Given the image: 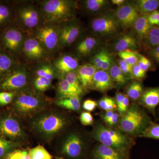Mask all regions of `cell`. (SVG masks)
I'll return each instance as SVG.
<instances>
[{"label":"cell","instance_id":"9c48e42d","mask_svg":"<svg viewBox=\"0 0 159 159\" xmlns=\"http://www.w3.org/2000/svg\"><path fill=\"white\" fill-rule=\"evenodd\" d=\"M0 134L11 140H24L26 134L20 122L11 117H6L0 120Z\"/></svg>","mask_w":159,"mask_h":159},{"label":"cell","instance_id":"1f68e13d","mask_svg":"<svg viewBox=\"0 0 159 159\" xmlns=\"http://www.w3.org/2000/svg\"><path fill=\"white\" fill-rule=\"evenodd\" d=\"M15 64V61L11 57L0 52V74L10 70Z\"/></svg>","mask_w":159,"mask_h":159},{"label":"cell","instance_id":"b9f144b4","mask_svg":"<svg viewBox=\"0 0 159 159\" xmlns=\"http://www.w3.org/2000/svg\"><path fill=\"white\" fill-rule=\"evenodd\" d=\"M11 15V10L8 6L0 5V25L6 23L10 18Z\"/></svg>","mask_w":159,"mask_h":159},{"label":"cell","instance_id":"ac0fdd59","mask_svg":"<svg viewBox=\"0 0 159 159\" xmlns=\"http://www.w3.org/2000/svg\"><path fill=\"white\" fill-rule=\"evenodd\" d=\"M97 70L92 64L79 66L76 72L83 89L91 87L94 74Z\"/></svg>","mask_w":159,"mask_h":159},{"label":"cell","instance_id":"4316f807","mask_svg":"<svg viewBox=\"0 0 159 159\" xmlns=\"http://www.w3.org/2000/svg\"><path fill=\"white\" fill-rule=\"evenodd\" d=\"M56 72L57 71L54 66L49 64H44L36 69L35 74L37 77H44L52 80L57 76Z\"/></svg>","mask_w":159,"mask_h":159},{"label":"cell","instance_id":"bcb514c9","mask_svg":"<svg viewBox=\"0 0 159 159\" xmlns=\"http://www.w3.org/2000/svg\"><path fill=\"white\" fill-rule=\"evenodd\" d=\"M119 68L125 75H131L132 76L133 66L130 65L121 59L119 61Z\"/></svg>","mask_w":159,"mask_h":159},{"label":"cell","instance_id":"4fadbf2b","mask_svg":"<svg viewBox=\"0 0 159 159\" xmlns=\"http://www.w3.org/2000/svg\"><path fill=\"white\" fill-rule=\"evenodd\" d=\"M60 25L59 48L70 46L80 34V25L76 22L70 20Z\"/></svg>","mask_w":159,"mask_h":159},{"label":"cell","instance_id":"2e32d148","mask_svg":"<svg viewBox=\"0 0 159 159\" xmlns=\"http://www.w3.org/2000/svg\"><path fill=\"white\" fill-rule=\"evenodd\" d=\"M139 102L151 113L156 116V109L159 105V86L149 88L144 90Z\"/></svg>","mask_w":159,"mask_h":159},{"label":"cell","instance_id":"484cf974","mask_svg":"<svg viewBox=\"0 0 159 159\" xmlns=\"http://www.w3.org/2000/svg\"><path fill=\"white\" fill-rule=\"evenodd\" d=\"M55 104L60 107L72 111H79L80 108L79 97L60 98L55 101Z\"/></svg>","mask_w":159,"mask_h":159},{"label":"cell","instance_id":"8fae6325","mask_svg":"<svg viewBox=\"0 0 159 159\" xmlns=\"http://www.w3.org/2000/svg\"><path fill=\"white\" fill-rule=\"evenodd\" d=\"M29 74L25 67H21L4 80L1 88L5 90H16L24 88L28 84Z\"/></svg>","mask_w":159,"mask_h":159},{"label":"cell","instance_id":"6f0895ef","mask_svg":"<svg viewBox=\"0 0 159 159\" xmlns=\"http://www.w3.org/2000/svg\"><path fill=\"white\" fill-rule=\"evenodd\" d=\"M141 56L142 57V59L144 61V62L145 63L146 65L148 68V69H150L152 67V64L150 61L148 59V58H146V57H145V56H143V55H141Z\"/></svg>","mask_w":159,"mask_h":159},{"label":"cell","instance_id":"681fc988","mask_svg":"<svg viewBox=\"0 0 159 159\" xmlns=\"http://www.w3.org/2000/svg\"><path fill=\"white\" fill-rule=\"evenodd\" d=\"M113 65L112 60L108 52H107L104 57L103 62H102L101 70H102L107 71L111 69Z\"/></svg>","mask_w":159,"mask_h":159},{"label":"cell","instance_id":"d4e9b609","mask_svg":"<svg viewBox=\"0 0 159 159\" xmlns=\"http://www.w3.org/2000/svg\"><path fill=\"white\" fill-rule=\"evenodd\" d=\"M135 6L139 13L148 15L158 9L159 0H139Z\"/></svg>","mask_w":159,"mask_h":159},{"label":"cell","instance_id":"44dd1931","mask_svg":"<svg viewBox=\"0 0 159 159\" xmlns=\"http://www.w3.org/2000/svg\"><path fill=\"white\" fill-rule=\"evenodd\" d=\"M138 44L136 39L134 36L130 34H123L116 41L114 49L119 53L129 49H136L138 47Z\"/></svg>","mask_w":159,"mask_h":159},{"label":"cell","instance_id":"ee69618b","mask_svg":"<svg viewBox=\"0 0 159 159\" xmlns=\"http://www.w3.org/2000/svg\"><path fill=\"white\" fill-rule=\"evenodd\" d=\"M80 120L81 124L84 125H92L94 123L93 116L89 112H83L80 114Z\"/></svg>","mask_w":159,"mask_h":159},{"label":"cell","instance_id":"ffe728a7","mask_svg":"<svg viewBox=\"0 0 159 159\" xmlns=\"http://www.w3.org/2000/svg\"><path fill=\"white\" fill-rule=\"evenodd\" d=\"M94 156L96 159H124L123 152L102 144L95 148Z\"/></svg>","mask_w":159,"mask_h":159},{"label":"cell","instance_id":"30bf717a","mask_svg":"<svg viewBox=\"0 0 159 159\" xmlns=\"http://www.w3.org/2000/svg\"><path fill=\"white\" fill-rule=\"evenodd\" d=\"M119 25L115 16L105 15L93 20L91 27L95 33L101 35H110L118 31Z\"/></svg>","mask_w":159,"mask_h":159},{"label":"cell","instance_id":"8992f818","mask_svg":"<svg viewBox=\"0 0 159 159\" xmlns=\"http://www.w3.org/2000/svg\"><path fill=\"white\" fill-rule=\"evenodd\" d=\"M17 13L19 24L24 32H34L44 23L39 7L33 4L21 5L18 8Z\"/></svg>","mask_w":159,"mask_h":159},{"label":"cell","instance_id":"f6af8a7d","mask_svg":"<svg viewBox=\"0 0 159 159\" xmlns=\"http://www.w3.org/2000/svg\"><path fill=\"white\" fill-rule=\"evenodd\" d=\"M146 72L139 67L138 65L133 66L132 77L137 79H143L146 76Z\"/></svg>","mask_w":159,"mask_h":159},{"label":"cell","instance_id":"e575fe53","mask_svg":"<svg viewBox=\"0 0 159 159\" xmlns=\"http://www.w3.org/2000/svg\"><path fill=\"white\" fill-rule=\"evenodd\" d=\"M34 86L35 89L39 92L47 91L51 87V80L43 77H37L34 80Z\"/></svg>","mask_w":159,"mask_h":159},{"label":"cell","instance_id":"ab89813d","mask_svg":"<svg viewBox=\"0 0 159 159\" xmlns=\"http://www.w3.org/2000/svg\"><path fill=\"white\" fill-rule=\"evenodd\" d=\"M6 159H30L29 151L16 149L8 153Z\"/></svg>","mask_w":159,"mask_h":159},{"label":"cell","instance_id":"5b68a950","mask_svg":"<svg viewBox=\"0 0 159 159\" xmlns=\"http://www.w3.org/2000/svg\"><path fill=\"white\" fill-rule=\"evenodd\" d=\"M47 105L46 99L42 96L30 91H24L18 95L15 100V109L23 117L36 115L44 110Z\"/></svg>","mask_w":159,"mask_h":159},{"label":"cell","instance_id":"9a60e30c","mask_svg":"<svg viewBox=\"0 0 159 159\" xmlns=\"http://www.w3.org/2000/svg\"><path fill=\"white\" fill-rule=\"evenodd\" d=\"M22 51L28 59L33 61L44 57L47 51L39 41L34 37L25 39Z\"/></svg>","mask_w":159,"mask_h":159},{"label":"cell","instance_id":"5bb4252c","mask_svg":"<svg viewBox=\"0 0 159 159\" xmlns=\"http://www.w3.org/2000/svg\"><path fill=\"white\" fill-rule=\"evenodd\" d=\"M114 16L119 25L125 29H128L133 25L140 14L135 6L126 3L119 6L115 11Z\"/></svg>","mask_w":159,"mask_h":159},{"label":"cell","instance_id":"7a4b0ae2","mask_svg":"<svg viewBox=\"0 0 159 159\" xmlns=\"http://www.w3.org/2000/svg\"><path fill=\"white\" fill-rule=\"evenodd\" d=\"M39 8L44 23L61 25L70 20L74 14V4L66 0L43 1Z\"/></svg>","mask_w":159,"mask_h":159},{"label":"cell","instance_id":"f907efd6","mask_svg":"<svg viewBox=\"0 0 159 159\" xmlns=\"http://www.w3.org/2000/svg\"><path fill=\"white\" fill-rule=\"evenodd\" d=\"M129 102V98L127 95H125V98L122 105L118 109V110L120 115H123L128 109Z\"/></svg>","mask_w":159,"mask_h":159},{"label":"cell","instance_id":"7402d4cb","mask_svg":"<svg viewBox=\"0 0 159 159\" xmlns=\"http://www.w3.org/2000/svg\"><path fill=\"white\" fill-rule=\"evenodd\" d=\"M57 93L60 98L80 97L82 93L71 85L64 77L59 80L57 88Z\"/></svg>","mask_w":159,"mask_h":159},{"label":"cell","instance_id":"6da1fadb","mask_svg":"<svg viewBox=\"0 0 159 159\" xmlns=\"http://www.w3.org/2000/svg\"><path fill=\"white\" fill-rule=\"evenodd\" d=\"M68 123V119L60 112L43 110L32 117L29 127L39 138L49 142L62 133Z\"/></svg>","mask_w":159,"mask_h":159},{"label":"cell","instance_id":"8d00e7d4","mask_svg":"<svg viewBox=\"0 0 159 159\" xmlns=\"http://www.w3.org/2000/svg\"><path fill=\"white\" fill-rule=\"evenodd\" d=\"M64 78L71 85L77 89L79 92L83 94V89L82 88L79 78L77 77L76 71H72L65 74Z\"/></svg>","mask_w":159,"mask_h":159},{"label":"cell","instance_id":"11a10c76","mask_svg":"<svg viewBox=\"0 0 159 159\" xmlns=\"http://www.w3.org/2000/svg\"><path fill=\"white\" fill-rule=\"evenodd\" d=\"M151 56L154 58L159 56V45L152 48L150 51Z\"/></svg>","mask_w":159,"mask_h":159},{"label":"cell","instance_id":"9f6ffc18","mask_svg":"<svg viewBox=\"0 0 159 159\" xmlns=\"http://www.w3.org/2000/svg\"><path fill=\"white\" fill-rule=\"evenodd\" d=\"M114 113L115 112H114L113 111H107L105 115L103 116V119L105 123L113 116Z\"/></svg>","mask_w":159,"mask_h":159},{"label":"cell","instance_id":"3957f363","mask_svg":"<svg viewBox=\"0 0 159 159\" xmlns=\"http://www.w3.org/2000/svg\"><path fill=\"white\" fill-rule=\"evenodd\" d=\"M152 122L145 112L135 106L129 107L119 121L120 130L128 134H139Z\"/></svg>","mask_w":159,"mask_h":159},{"label":"cell","instance_id":"7c38bea8","mask_svg":"<svg viewBox=\"0 0 159 159\" xmlns=\"http://www.w3.org/2000/svg\"><path fill=\"white\" fill-rule=\"evenodd\" d=\"M25 39L22 31L16 28H10L4 33L2 41L6 50L14 54L22 51Z\"/></svg>","mask_w":159,"mask_h":159},{"label":"cell","instance_id":"83f0119b","mask_svg":"<svg viewBox=\"0 0 159 159\" xmlns=\"http://www.w3.org/2000/svg\"><path fill=\"white\" fill-rule=\"evenodd\" d=\"M144 91L142 83L134 81L127 88L126 95L133 100H137L140 99Z\"/></svg>","mask_w":159,"mask_h":159},{"label":"cell","instance_id":"f5cc1de1","mask_svg":"<svg viewBox=\"0 0 159 159\" xmlns=\"http://www.w3.org/2000/svg\"><path fill=\"white\" fill-rule=\"evenodd\" d=\"M119 116L116 113H114L113 116L106 123L109 126H112L116 125L119 121Z\"/></svg>","mask_w":159,"mask_h":159},{"label":"cell","instance_id":"f35d334b","mask_svg":"<svg viewBox=\"0 0 159 159\" xmlns=\"http://www.w3.org/2000/svg\"><path fill=\"white\" fill-rule=\"evenodd\" d=\"M99 106L100 108L107 111H113L117 108L116 101L111 97H103L99 101Z\"/></svg>","mask_w":159,"mask_h":159},{"label":"cell","instance_id":"ba28073f","mask_svg":"<svg viewBox=\"0 0 159 159\" xmlns=\"http://www.w3.org/2000/svg\"><path fill=\"white\" fill-rule=\"evenodd\" d=\"M84 143L81 137L76 133L67 135L61 144V153L70 158L79 157L83 152Z\"/></svg>","mask_w":159,"mask_h":159},{"label":"cell","instance_id":"4dcf8cb0","mask_svg":"<svg viewBox=\"0 0 159 159\" xmlns=\"http://www.w3.org/2000/svg\"><path fill=\"white\" fill-rule=\"evenodd\" d=\"M146 43L149 47L153 48L159 45V27L152 26L145 39Z\"/></svg>","mask_w":159,"mask_h":159},{"label":"cell","instance_id":"603a6c76","mask_svg":"<svg viewBox=\"0 0 159 159\" xmlns=\"http://www.w3.org/2000/svg\"><path fill=\"white\" fill-rule=\"evenodd\" d=\"M139 39L141 41L145 39L152 26L149 24L147 15H142L137 19L133 25Z\"/></svg>","mask_w":159,"mask_h":159},{"label":"cell","instance_id":"7dc6e473","mask_svg":"<svg viewBox=\"0 0 159 159\" xmlns=\"http://www.w3.org/2000/svg\"><path fill=\"white\" fill-rule=\"evenodd\" d=\"M147 18L149 24L152 26L159 27V11L157 10L150 14L147 15Z\"/></svg>","mask_w":159,"mask_h":159},{"label":"cell","instance_id":"db71d44e","mask_svg":"<svg viewBox=\"0 0 159 159\" xmlns=\"http://www.w3.org/2000/svg\"><path fill=\"white\" fill-rule=\"evenodd\" d=\"M137 64L138 65L140 68L142 69V70L145 71V72H147V71L149 70V69L146 65L145 63L144 62V61L142 59L141 54H139V59Z\"/></svg>","mask_w":159,"mask_h":159},{"label":"cell","instance_id":"277c9868","mask_svg":"<svg viewBox=\"0 0 159 159\" xmlns=\"http://www.w3.org/2000/svg\"><path fill=\"white\" fill-rule=\"evenodd\" d=\"M92 137L102 145L115 148L124 153L132 142L129 137L119 131L114 130L102 125H98L92 132Z\"/></svg>","mask_w":159,"mask_h":159},{"label":"cell","instance_id":"91938a15","mask_svg":"<svg viewBox=\"0 0 159 159\" xmlns=\"http://www.w3.org/2000/svg\"><path fill=\"white\" fill-rule=\"evenodd\" d=\"M154 59L159 64V57H155V58H154Z\"/></svg>","mask_w":159,"mask_h":159},{"label":"cell","instance_id":"d6986e66","mask_svg":"<svg viewBox=\"0 0 159 159\" xmlns=\"http://www.w3.org/2000/svg\"><path fill=\"white\" fill-rule=\"evenodd\" d=\"M54 66L57 72L65 75L77 70L79 63L76 58L66 54L57 58L54 61Z\"/></svg>","mask_w":159,"mask_h":159},{"label":"cell","instance_id":"f1b7e54d","mask_svg":"<svg viewBox=\"0 0 159 159\" xmlns=\"http://www.w3.org/2000/svg\"><path fill=\"white\" fill-rule=\"evenodd\" d=\"M30 159H52L53 157L42 145H38L29 150Z\"/></svg>","mask_w":159,"mask_h":159},{"label":"cell","instance_id":"680465c9","mask_svg":"<svg viewBox=\"0 0 159 159\" xmlns=\"http://www.w3.org/2000/svg\"><path fill=\"white\" fill-rule=\"evenodd\" d=\"M125 1L124 0H112L111 1V2L113 4L119 6H122L125 3Z\"/></svg>","mask_w":159,"mask_h":159},{"label":"cell","instance_id":"e0dca14e","mask_svg":"<svg viewBox=\"0 0 159 159\" xmlns=\"http://www.w3.org/2000/svg\"><path fill=\"white\" fill-rule=\"evenodd\" d=\"M114 87V82L108 72L97 70L94 74L91 87L94 90L104 93L111 89Z\"/></svg>","mask_w":159,"mask_h":159},{"label":"cell","instance_id":"52a82bcc","mask_svg":"<svg viewBox=\"0 0 159 159\" xmlns=\"http://www.w3.org/2000/svg\"><path fill=\"white\" fill-rule=\"evenodd\" d=\"M60 25L43 23L34 31V37L46 51L53 52L59 48Z\"/></svg>","mask_w":159,"mask_h":159},{"label":"cell","instance_id":"cb8c5ba5","mask_svg":"<svg viewBox=\"0 0 159 159\" xmlns=\"http://www.w3.org/2000/svg\"><path fill=\"white\" fill-rule=\"evenodd\" d=\"M97 44L98 40L97 39L88 36L78 44L76 47V51L80 56L85 57L92 53Z\"/></svg>","mask_w":159,"mask_h":159},{"label":"cell","instance_id":"836d02e7","mask_svg":"<svg viewBox=\"0 0 159 159\" xmlns=\"http://www.w3.org/2000/svg\"><path fill=\"white\" fill-rule=\"evenodd\" d=\"M118 55L121 59L132 66L137 64L139 59V54L129 50L119 52Z\"/></svg>","mask_w":159,"mask_h":159},{"label":"cell","instance_id":"7bdbcfd3","mask_svg":"<svg viewBox=\"0 0 159 159\" xmlns=\"http://www.w3.org/2000/svg\"><path fill=\"white\" fill-rule=\"evenodd\" d=\"M15 95V93L12 92H0V105L5 106L10 103Z\"/></svg>","mask_w":159,"mask_h":159},{"label":"cell","instance_id":"60d3db41","mask_svg":"<svg viewBox=\"0 0 159 159\" xmlns=\"http://www.w3.org/2000/svg\"><path fill=\"white\" fill-rule=\"evenodd\" d=\"M107 52V51L106 50L102 49L92 58V64L97 68V70H101L102 62Z\"/></svg>","mask_w":159,"mask_h":159},{"label":"cell","instance_id":"d6a6232c","mask_svg":"<svg viewBox=\"0 0 159 159\" xmlns=\"http://www.w3.org/2000/svg\"><path fill=\"white\" fill-rule=\"evenodd\" d=\"M140 136L159 140V124L152 122Z\"/></svg>","mask_w":159,"mask_h":159},{"label":"cell","instance_id":"c3c4849f","mask_svg":"<svg viewBox=\"0 0 159 159\" xmlns=\"http://www.w3.org/2000/svg\"><path fill=\"white\" fill-rule=\"evenodd\" d=\"M97 106V103L96 101L92 99H88L83 103V108L87 111L92 112L96 108Z\"/></svg>","mask_w":159,"mask_h":159},{"label":"cell","instance_id":"816d5d0a","mask_svg":"<svg viewBox=\"0 0 159 159\" xmlns=\"http://www.w3.org/2000/svg\"><path fill=\"white\" fill-rule=\"evenodd\" d=\"M125 95H124L121 93H117L116 94V103L117 108H119L122 105L123 102L124 98H125Z\"/></svg>","mask_w":159,"mask_h":159},{"label":"cell","instance_id":"d590c367","mask_svg":"<svg viewBox=\"0 0 159 159\" xmlns=\"http://www.w3.org/2000/svg\"><path fill=\"white\" fill-rule=\"evenodd\" d=\"M86 9L89 11L96 12L102 9L106 6L107 1L105 0H87L85 1Z\"/></svg>","mask_w":159,"mask_h":159},{"label":"cell","instance_id":"74e56055","mask_svg":"<svg viewBox=\"0 0 159 159\" xmlns=\"http://www.w3.org/2000/svg\"><path fill=\"white\" fill-rule=\"evenodd\" d=\"M16 144L17 143L0 138V158L11 152V149L15 147Z\"/></svg>","mask_w":159,"mask_h":159},{"label":"cell","instance_id":"f546056e","mask_svg":"<svg viewBox=\"0 0 159 159\" xmlns=\"http://www.w3.org/2000/svg\"><path fill=\"white\" fill-rule=\"evenodd\" d=\"M109 74L114 82L117 83L119 85H124L128 80L126 75L122 73L117 65H113L110 69Z\"/></svg>","mask_w":159,"mask_h":159}]
</instances>
